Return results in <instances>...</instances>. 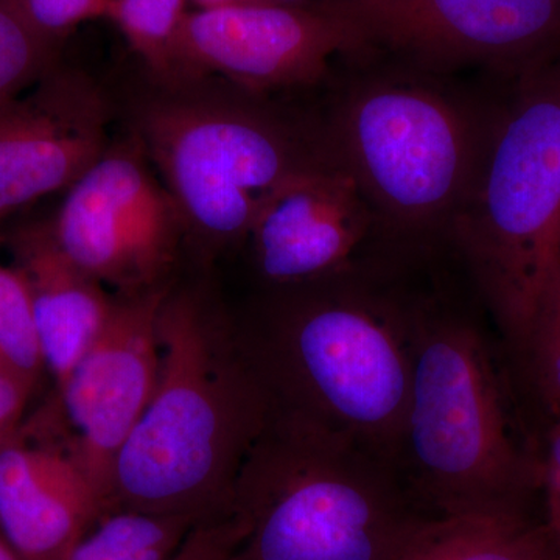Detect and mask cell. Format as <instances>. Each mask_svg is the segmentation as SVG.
Here are the masks:
<instances>
[{"mask_svg": "<svg viewBox=\"0 0 560 560\" xmlns=\"http://www.w3.org/2000/svg\"><path fill=\"white\" fill-rule=\"evenodd\" d=\"M429 253L383 242L334 275L256 287L232 319L271 405L397 466L410 390L412 300Z\"/></svg>", "mask_w": 560, "mask_h": 560, "instance_id": "6da1fadb", "label": "cell"}, {"mask_svg": "<svg viewBox=\"0 0 560 560\" xmlns=\"http://www.w3.org/2000/svg\"><path fill=\"white\" fill-rule=\"evenodd\" d=\"M105 80L117 127L178 205L189 265L242 250L271 194L335 162L311 97L257 94L212 73L158 75L132 57Z\"/></svg>", "mask_w": 560, "mask_h": 560, "instance_id": "7a4b0ae2", "label": "cell"}, {"mask_svg": "<svg viewBox=\"0 0 560 560\" xmlns=\"http://www.w3.org/2000/svg\"><path fill=\"white\" fill-rule=\"evenodd\" d=\"M480 294L451 246L419 268L397 469L433 515L529 512L541 456L525 444Z\"/></svg>", "mask_w": 560, "mask_h": 560, "instance_id": "3957f363", "label": "cell"}, {"mask_svg": "<svg viewBox=\"0 0 560 560\" xmlns=\"http://www.w3.org/2000/svg\"><path fill=\"white\" fill-rule=\"evenodd\" d=\"M153 396L120 448L113 506L208 522L231 510L271 401L243 355L210 268L186 265L158 318Z\"/></svg>", "mask_w": 560, "mask_h": 560, "instance_id": "277c9868", "label": "cell"}, {"mask_svg": "<svg viewBox=\"0 0 560 560\" xmlns=\"http://www.w3.org/2000/svg\"><path fill=\"white\" fill-rule=\"evenodd\" d=\"M458 77L357 55L312 97L331 156L359 184L386 242L447 245L500 103Z\"/></svg>", "mask_w": 560, "mask_h": 560, "instance_id": "5b68a950", "label": "cell"}, {"mask_svg": "<svg viewBox=\"0 0 560 560\" xmlns=\"http://www.w3.org/2000/svg\"><path fill=\"white\" fill-rule=\"evenodd\" d=\"M230 512L241 526L230 560H396L440 517L396 464L275 405L243 460Z\"/></svg>", "mask_w": 560, "mask_h": 560, "instance_id": "8992f818", "label": "cell"}, {"mask_svg": "<svg viewBox=\"0 0 560 560\" xmlns=\"http://www.w3.org/2000/svg\"><path fill=\"white\" fill-rule=\"evenodd\" d=\"M511 86L447 243L518 359L560 267V51Z\"/></svg>", "mask_w": 560, "mask_h": 560, "instance_id": "52a82bcc", "label": "cell"}, {"mask_svg": "<svg viewBox=\"0 0 560 560\" xmlns=\"http://www.w3.org/2000/svg\"><path fill=\"white\" fill-rule=\"evenodd\" d=\"M51 237L80 270L132 293L172 282L187 260V231L139 140L117 127L101 160L65 191Z\"/></svg>", "mask_w": 560, "mask_h": 560, "instance_id": "ba28073f", "label": "cell"}, {"mask_svg": "<svg viewBox=\"0 0 560 560\" xmlns=\"http://www.w3.org/2000/svg\"><path fill=\"white\" fill-rule=\"evenodd\" d=\"M374 55L459 75L512 79L560 51V0H320Z\"/></svg>", "mask_w": 560, "mask_h": 560, "instance_id": "9c48e42d", "label": "cell"}, {"mask_svg": "<svg viewBox=\"0 0 560 560\" xmlns=\"http://www.w3.org/2000/svg\"><path fill=\"white\" fill-rule=\"evenodd\" d=\"M342 22L320 0L234 2L190 10L178 36V75L212 73L257 94H316L350 54Z\"/></svg>", "mask_w": 560, "mask_h": 560, "instance_id": "30bf717a", "label": "cell"}, {"mask_svg": "<svg viewBox=\"0 0 560 560\" xmlns=\"http://www.w3.org/2000/svg\"><path fill=\"white\" fill-rule=\"evenodd\" d=\"M173 280L149 290L113 293L97 340L58 388L68 422L66 445L110 506L117 456L156 386L158 318Z\"/></svg>", "mask_w": 560, "mask_h": 560, "instance_id": "8fae6325", "label": "cell"}, {"mask_svg": "<svg viewBox=\"0 0 560 560\" xmlns=\"http://www.w3.org/2000/svg\"><path fill=\"white\" fill-rule=\"evenodd\" d=\"M105 77L61 58L27 94L0 106V220L66 191L113 140Z\"/></svg>", "mask_w": 560, "mask_h": 560, "instance_id": "7c38bea8", "label": "cell"}, {"mask_svg": "<svg viewBox=\"0 0 560 560\" xmlns=\"http://www.w3.org/2000/svg\"><path fill=\"white\" fill-rule=\"evenodd\" d=\"M385 242L359 184L337 161L287 180L261 205L242 250L257 287L345 270Z\"/></svg>", "mask_w": 560, "mask_h": 560, "instance_id": "4fadbf2b", "label": "cell"}, {"mask_svg": "<svg viewBox=\"0 0 560 560\" xmlns=\"http://www.w3.org/2000/svg\"><path fill=\"white\" fill-rule=\"evenodd\" d=\"M110 510L68 445L0 447V536L24 560H61Z\"/></svg>", "mask_w": 560, "mask_h": 560, "instance_id": "5bb4252c", "label": "cell"}, {"mask_svg": "<svg viewBox=\"0 0 560 560\" xmlns=\"http://www.w3.org/2000/svg\"><path fill=\"white\" fill-rule=\"evenodd\" d=\"M16 270L31 293L44 366L58 388L97 340L113 293L80 270L51 237L49 223L21 228L11 238Z\"/></svg>", "mask_w": 560, "mask_h": 560, "instance_id": "9a60e30c", "label": "cell"}, {"mask_svg": "<svg viewBox=\"0 0 560 560\" xmlns=\"http://www.w3.org/2000/svg\"><path fill=\"white\" fill-rule=\"evenodd\" d=\"M555 544L529 512L440 515L427 522L396 560H547Z\"/></svg>", "mask_w": 560, "mask_h": 560, "instance_id": "2e32d148", "label": "cell"}, {"mask_svg": "<svg viewBox=\"0 0 560 560\" xmlns=\"http://www.w3.org/2000/svg\"><path fill=\"white\" fill-rule=\"evenodd\" d=\"M198 523L116 508L102 515L61 560H168Z\"/></svg>", "mask_w": 560, "mask_h": 560, "instance_id": "e0dca14e", "label": "cell"}, {"mask_svg": "<svg viewBox=\"0 0 560 560\" xmlns=\"http://www.w3.org/2000/svg\"><path fill=\"white\" fill-rule=\"evenodd\" d=\"M189 11L187 0H114L110 22L143 68L158 75H178V36Z\"/></svg>", "mask_w": 560, "mask_h": 560, "instance_id": "ac0fdd59", "label": "cell"}, {"mask_svg": "<svg viewBox=\"0 0 560 560\" xmlns=\"http://www.w3.org/2000/svg\"><path fill=\"white\" fill-rule=\"evenodd\" d=\"M43 371L27 283L16 268L0 267V374L32 393Z\"/></svg>", "mask_w": 560, "mask_h": 560, "instance_id": "d6986e66", "label": "cell"}, {"mask_svg": "<svg viewBox=\"0 0 560 560\" xmlns=\"http://www.w3.org/2000/svg\"><path fill=\"white\" fill-rule=\"evenodd\" d=\"M62 49L44 38L13 0H0V106L32 90L61 60Z\"/></svg>", "mask_w": 560, "mask_h": 560, "instance_id": "ffe728a7", "label": "cell"}, {"mask_svg": "<svg viewBox=\"0 0 560 560\" xmlns=\"http://www.w3.org/2000/svg\"><path fill=\"white\" fill-rule=\"evenodd\" d=\"M523 371L552 420L560 418V267L541 293L521 355Z\"/></svg>", "mask_w": 560, "mask_h": 560, "instance_id": "44dd1931", "label": "cell"}, {"mask_svg": "<svg viewBox=\"0 0 560 560\" xmlns=\"http://www.w3.org/2000/svg\"><path fill=\"white\" fill-rule=\"evenodd\" d=\"M24 14L44 36L65 47L73 32L80 25L92 21L113 18L114 0H13Z\"/></svg>", "mask_w": 560, "mask_h": 560, "instance_id": "7402d4cb", "label": "cell"}, {"mask_svg": "<svg viewBox=\"0 0 560 560\" xmlns=\"http://www.w3.org/2000/svg\"><path fill=\"white\" fill-rule=\"evenodd\" d=\"M238 536L241 526L230 512L198 523L168 560H230Z\"/></svg>", "mask_w": 560, "mask_h": 560, "instance_id": "603a6c76", "label": "cell"}, {"mask_svg": "<svg viewBox=\"0 0 560 560\" xmlns=\"http://www.w3.org/2000/svg\"><path fill=\"white\" fill-rule=\"evenodd\" d=\"M540 456L544 523L560 555V418L552 420L550 430L545 436V447Z\"/></svg>", "mask_w": 560, "mask_h": 560, "instance_id": "cb8c5ba5", "label": "cell"}, {"mask_svg": "<svg viewBox=\"0 0 560 560\" xmlns=\"http://www.w3.org/2000/svg\"><path fill=\"white\" fill-rule=\"evenodd\" d=\"M31 390L0 374V447L14 436Z\"/></svg>", "mask_w": 560, "mask_h": 560, "instance_id": "d4e9b609", "label": "cell"}, {"mask_svg": "<svg viewBox=\"0 0 560 560\" xmlns=\"http://www.w3.org/2000/svg\"><path fill=\"white\" fill-rule=\"evenodd\" d=\"M187 2H189L190 10H200L234 3V0H187Z\"/></svg>", "mask_w": 560, "mask_h": 560, "instance_id": "484cf974", "label": "cell"}, {"mask_svg": "<svg viewBox=\"0 0 560 560\" xmlns=\"http://www.w3.org/2000/svg\"><path fill=\"white\" fill-rule=\"evenodd\" d=\"M0 560H24V558L0 536Z\"/></svg>", "mask_w": 560, "mask_h": 560, "instance_id": "4316f807", "label": "cell"}, {"mask_svg": "<svg viewBox=\"0 0 560 560\" xmlns=\"http://www.w3.org/2000/svg\"><path fill=\"white\" fill-rule=\"evenodd\" d=\"M235 2L280 3V5H298V3H307L312 2V0H235Z\"/></svg>", "mask_w": 560, "mask_h": 560, "instance_id": "83f0119b", "label": "cell"}, {"mask_svg": "<svg viewBox=\"0 0 560 560\" xmlns=\"http://www.w3.org/2000/svg\"><path fill=\"white\" fill-rule=\"evenodd\" d=\"M547 560H560V555L559 552H556L555 556H551V558H548Z\"/></svg>", "mask_w": 560, "mask_h": 560, "instance_id": "f1b7e54d", "label": "cell"}, {"mask_svg": "<svg viewBox=\"0 0 560 560\" xmlns=\"http://www.w3.org/2000/svg\"><path fill=\"white\" fill-rule=\"evenodd\" d=\"M559 260H560V256H559Z\"/></svg>", "mask_w": 560, "mask_h": 560, "instance_id": "f546056e", "label": "cell"}]
</instances>
